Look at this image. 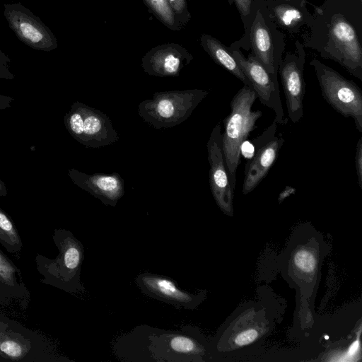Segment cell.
<instances>
[{
	"label": "cell",
	"mask_w": 362,
	"mask_h": 362,
	"mask_svg": "<svg viewBox=\"0 0 362 362\" xmlns=\"http://www.w3.org/2000/svg\"><path fill=\"white\" fill-rule=\"evenodd\" d=\"M257 96L249 86L244 85L230 102V112L224 119V132L222 134V147L232 189L236 182V172L240 162L243 143L250 132L257 128L256 122L262 112L252 110Z\"/></svg>",
	"instance_id": "6da1fadb"
},
{
	"label": "cell",
	"mask_w": 362,
	"mask_h": 362,
	"mask_svg": "<svg viewBox=\"0 0 362 362\" xmlns=\"http://www.w3.org/2000/svg\"><path fill=\"white\" fill-rule=\"evenodd\" d=\"M208 94L197 88L156 92L152 98L139 103L138 113L155 129L174 127L187 119Z\"/></svg>",
	"instance_id": "7a4b0ae2"
},
{
	"label": "cell",
	"mask_w": 362,
	"mask_h": 362,
	"mask_svg": "<svg viewBox=\"0 0 362 362\" xmlns=\"http://www.w3.org/2000/svg\"><path fill=\"white\" fill-rule=\"evenodd\" d=\"M64 125L81 144L89 148L111 145L118 141L109 117L100 110L76 101L65 114Z\"/></svg>",
	"instance_id": "3957f363"
},
{
	"label": "cell",
	"mask_w": 362,
	"mask_h": 362,
	"mask_svg": "<svg viewBox=\"0 0 362 362\" xmlns=\"http://www.w3.org/2000/svg\"><path fill=\"white\" fill-rule=\"evenodd\" d=\"M321 93L326 102L344 117H351L362 133V91L353 81L335 70L314 62Z\"/></svg>",
	"instance_id": "277c9868"
},
{
	"label": "cell",
	"mask_w": 362,
	"mask_h": 362,
	"mask_svg": "<svg viewBox=\"0 0 362 362\" xmlns=\"http://www.w3.org/2000/svg\"><path fill=\"white\" fill-rule=\"evenodd\" d=\"M4 14L18 38L30 47L50 52L58 47L51 30L21 3L4 4Z\"/></svg>",
	"instance_id": "5b68a950"
},
{
	"label": "cell",
	"mask_w": 362,
	"mask_h": 362,
	"mask_svg": "<svg viewBox=\"0 0 362 362\" xmlns=\"http://www.w3.org/2000/svg\"><path fill=\"white\" fill-rule=\"evenodd\" d=\"M277 123H273L253 140L254 155L245 168L242 191L247 194L254 190L267 176L276 160L285 140L281 134L276 135Z\"/></svg>",
	"instance_id": "8992f818"
},
{
	"label": "cell",
	"mask_w": 362,
	"mask_h": 362,
	"mask_svg": "<svg viewBox=\"0 0 362 362\" xmlns=\"http://www.w3.org/2000/svg\"><path fill=\"white\" fill-rule=\"evenodd\" d=\"M232 54L260 103L274 110L277 124H286L276 75L269 73L254 57L246 59L237 50Z\"/></svg>",
	"instance_id": "52a82bcc"
},
{
	"label": "cell",
	"mask_w": 362,
	"mask_h": 362,
	"mask_svg": "<svg viewBox=\"0 0 362 362\" xmlns=\"http://www.w3.org/2000/svg\"><path fill=\"white\" fill-rule=\"evenodd\" d=\"M210 165L209 185L212 195L220 209L233 214V189L231 187L222 147V134L218 123L213 128L206 143Z\"/></svg>",
	"instance_id": "ba28073f"
},
{
	"label": "cell",
	"mask_w": 362,
	"mask_h": 362,
	"mask_svg": "<svg viewBox=\"0 0 362 362\" xmlns=\"http://www.w3.org/2000/svg\"><path fill=\"white\" fill-rule=\"evenodd\" d=\"M193 59L182 45L167 43L150 49L141 59V66L152 76H177L181 70Z\"/></svg>",
	"instance_id": "9c48e42d"
},
{
	"label": "cell",
	"mask_w": 362,
	"mask_h": 362,
	"mask_svg": "<svg viewBox=\"0 0 362 362\" xmlns=\"http://www.w3.org/2000/svg\"><path fill=\"white\" fill-rule=\"evenodd\" d=\"M68 175L75 185L105 205L115 206L124 194V180L118 173L88 175L71 168Z\"/></svg>",
	"instance_id": "30bf717a"
},
{
	"label": "cell",
	"mask_w": 362,
	"mask_h": 362,
	"mask_svg": "<svg viewBox=\"0 0 362 362\" xmlns=\"http://www.w3.org/2000/svg\"><path fill=\"white\" fill-rule=\"evenodd\" d=\"M329 35L339 51L341 64L362 81V49L352 25L342 17L334 18Z\"/></svg>",
	"instance_id": "8fae6325"
},
{
	"label": "cell",
	"mask_w": 362,
	"mask_h": 362,
	"mask_svg": "<svg viewBox=\"0 0 362 362\" xmlns=\"http://www.w3.org/2000/svg\"><path fill=\"white\" fill-rule=\"evenodd\" d=\"M136 282L145 294L177 308H194L199 300L166 276L144 273L137 276Z\"/></svg>",
	"instance_id": "7c38bea8"
},
{
	"label": "cell",
	"mask_w": 362,
	"mask_h": 362,
	"mask_svg": "<svg viewBox=\"0 0 362 362\" xmlns=\"http://www.w3.org/2000/svg\"><path fill=\"white\" fill-rule=\"evenodd\" d=\"M280 76L286 98L288 116L293 123L299 122L303 116V100L305 83L303 67L296 60H289L282 64Z\"/></svg>",
	"instance_id": "4fadbf2b"
},
{
	"label": "cell",
	"mask_w": 362,
	"mask_h": 362,
	"mask_svg": "<svg viewBox=\"0 0 362 362\" xmlns=\"http://www.w3.org/2000/svg\"><path fill=\"white\" fill-rule=\"evenodd\" d=\"M250 40L255 58L270 74H276V68L271 34L259 12L257 13L250 29Z\"/></svg>",
	"instance_id": "5bb4252c"
},
{
	"label": "cell",
	"mask_w": 362,
	"mask_h": 362,
	"mask_svg": "<svg viewBox=\"0 0 362 362\" xmlns=\"http://www.w3.org/2000/svg\"><path fill=\"white\" fill-rule=\"evenodd\" d=\"M200 42L204 50L216 64L240 80L244 85L252 88L250 81L238 66L233 54L221 42L207 34H203L201 36Z\"/></svg>",
	"instance_id": "9a60e30c"
},
{
	"label": "cell",
	"mask_w": 362,
	"mask_h": 362,
	"mask_svg": "<svg viewBox=\"0 0 362 362\" xmlns=\"http://www.w3.org/2000/svg\"><path fill=\"white\" fill-rule=\"evenodd\" d=\"M60 252L59 262L63 275L68 279L78 276L83 257L81 243L71 235L60 243Z\"/></svg>",
	"instance_id": "2e32d148"
},
{
	"label": "cell",
	"mask_w": 362,
	"mask_h": 362,
	"mask_svg": "<svg viewBox=\"0 0 362 362\" xmlns=\"http://www.w3.org/2000/svg\"><path fill=\"white\" fill-rule=\"evenodd\" d=\"M0 242L9 251L16 252L22 243L17 230L7 215L0 209Z\"/></svg>",
	"instance_id": "e0dca14e"
},
{
	"label": "cell",
	"mask_w": 362,
	"mask_h": 362,
	"mask_svg": "<svg viewBox=\"0 0 362 362\" xmlns=\"http://www.w3.org/2000/svg\"><path fill=\"white\" fill-rule=\"evenodd\" d=\"M154 16L168 28L180 30L166 0H142Z\"/></svg>",
	"instance_id": "ac0fdd59"
},
{
	"label": "cell",
	"mask_w": 362,
	"mask_h": 362,
	"mask_svg": "<svg viewBox=\"0 0 362 362\" xmlns=\"http://www.w3.org/2000/svg\"><path fill=\"white\" fill-rule=\"evenodd\" d=\"M165 340L168 350L180 356L194 355L199 351L195 341L185 335L170 334Z\"/></svg>",
	"instance_id": "d6986e66"
},
{
	"label": "cell",
	"mask_w": 362,
	"mask_h": 362,
	"mask_svg": "<svg viewBox=\"0 0 362 362\" xmlns=\"http://www.w3.org/2000/svg\"><path fill=\"white\" fill-rule=\"evenodd\" d=\"M0 353L11 359L18 360L27 353V348L21 341L11 337H0Z\"/></svg>",
	"instance_id": "ffe728a7"
},
{
	"label": "cell",
	"mask_w": 362,
	"mask_h": 362,
	"mask_svg": "<svg viewBox=\"0 0 362 362\" xmlns=\"http://www.w3.org/2000/svg\"><path fill=\"white\" fill-rule=\"evenodd\" d=\"M180 29L189 21L191 14L187 0H166Z\"/></svg>",
	"instance_id": "44dd1931"
},
{
	"label": "cell",
	"mask_w": 362,
	"mask_h": 362,
	"mask_svg": "<svg viewBox=\"0 0 362 362\" xmlns=\"http://www.w3.org/2000/svg\"><path fill=\"white\" fill-rule=\"evenodd\" d=\"M275 13L281 24L286 27H293L302 18L301 13L289 6L283 5L276 7Z\"/></svg>",
	"instance_id": "7402d4cb"
},
{
	"label": "cell",
	"mask_w": 362,
	"mask_h": 362,
	"mask_svg": "<svg viewBox=\"0 0 362 362\" xmlns=\"http://www.w3.org/2000/svg\"><path fill=\"white\" fill-rule=\"evenodd\" d=\"M293 262L298 269L307 273L313 272L317 264L315 255L305 249L299 250L295 253Z\"/></svg>",
	"instance_id": "603a6c76"
},
{
	"label": "cell",
	"mask_w": 362,
	"mask_h": 362,
	"mask_svg": "<svg viewBox=\"0 0 362 362\" xmlns=\"http://www.w3.org/2000/svg\"><path fill=\"white\" fill-rule=\"evenodd\" d=\"M16 269L12 263L0 252V281L13 286L15 282Z\"/></svg>",
	"instance_id": "cb8c5ba5"
},
{
	"label": "cell",
	"mask_w": 362,
	"mask_h": 362,
	"mask_svg": "<svg viewBox=\"0 0 362 362\" xmlns=\"http://www.w3.org/2000/svg\"><path fill=\"white\" fill-rule=\"evenodd\" d=\"M258 332L255 329H250L240 332L235 338V342L238 346H244L254 341L258 337Z\"/></svg>",
	"instance_id": "d4e9b609"
},
{
	"label": "cell",
	"mask_w": 362,
	"mask_h": 362,
	"mask_svg": "<svg viewBox=\"0 0 362 362\" xmlns=\"http://www.w3.org/2000/svg\"><path fill=\"white\" fill-rule=\"evenodd\" d=\"M11 59L8 57L0 50V78L11 80L14 75L9 69Z\"/></svg>",
	"instance_id": "484cf974"
},
{
	"label": "cell",
	"mask_w": 362,
	"mask_h": 362,
	"mask_svg": "<svg viewBox=\"0 0 362 362\" xmlns=\"http://www.w3.org/2000/svg\"><path fill=\"white\" fill-rule=\"evenodd\" d=\"M355 165L356 175L358 177V183L362 189V137H361L357 143L355 155Z\"/></svg>",
	"instance_id": "4316f807"
},
{
	"label": "cell",
	"mask_w": 362,
	"mask_h": 362,
	"mask_svg": "<svg viewBox=\"0 0 362 362\" xmlns=\"http://www.w3.org/2000/svg\"><path fill=\"white\" fill-rule=\"evenodd\" d=\"M240 13L244 16H247L250 12L252 0H233Z\"/></svg>",
	"instance_id": "83f0119b"
},
{
	"label": "cell",
	"mask_w": 362,
	"mask_h": 362,
	"mask_svg": "<svg viewBox=\"0 0 362 362\" xmlns=\"http://www.w3.org/2000/svg\"><path fill=\"white\" fill-rule=\"evenodd\" d=\"M296 192V188L292 187L291 186H286V187L280 192L278 201L279 203H281L286 197L294 194Z\"/></svg>",
	"instance_id": "f1b7e54d"
},
{
	"label": "cell",
	"mask_w": 362,
	"mask_h": 362,
	"mask_svg": "<svg viewBox=\"0 0 362 362\" xmlns=\"http://www.w3.org/2000/svg\"><path fill=\"white\" fill-rule=\"evenodd\" d=\"M14 98L10 96L0 95V110L10 107Z\"/></svg>",
	"instance_id": "f546056e"
},
{
	"label": "cell",
	"mask_w": 362,
	"mask_h": 362,
	"mask_svg": "<svg viewBox=\"0 0 362 362\" xmlns=\"http://www.w3.org/2000/svg\"><path fill=\"white\" fill-rule=\"evenodd\" d=\"M360 348L359 339L358 338L349 348L347 354L349 356L354 355Z\"/></svg>",
	"instance_id": "4dcf8cb0"
},
{
	"label": "cell",
	"mask_w": 362,
	"mask_h": 362,
	"mask_svg": "<svg viewBox=\"0 0 362 362\" xmlns=\"http://www.w3.org/2000/svg\"><path fill=\"white\" fill-rule=\"evenodd\" d=\"M7 189L5 183L0 179V196H6Z\"/></svg>",
	"instance_id": "1f68e13d"
}]
</instances>
